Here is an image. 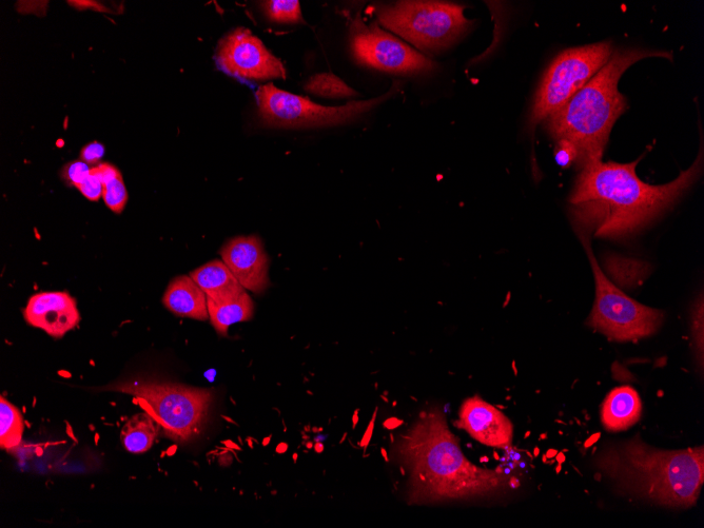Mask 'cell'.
Returning a JSON list of instances; mask_svg holds the SVG:
<instances>
[{
	"instance_id": "cell-1",
	"label": "cell",
	"mask_w": 704,
	"mask_h": 528,
	"mask_svg": "<svg viewBox=\"0 0 704 528\" xmlns=\"http://www.w3.org/2000/svg\"><path fill=\"white\" fill-rule=\"evenodd\" d=\"M636 162L593 163L580 170L570 195L572 223L580 240L595 237L627 240L670 209L697 181L703 167V149L695 163L666 185L641 181Z\"/></svg>"
},
{
	"instance_id": "cell-2",
	"label": "cell",
	"mask_w": 704,
	"mask_h": 528,
	"mask_svg": "<svg viewBox=\"0 0 704 528\" xmlns=\"http://www.w3.org/2000/svg\"><path fill=\"white\" fill-rule=\"evenodd\" d=\"M419 417L393 448L409 473V504L488 498L520 486L502 466L485 469L469 462L439 409Z\"/></svg>"
},
{
	"instance_id": "cell-3",
	"label": "cell",
	"mask_w": 704,
	"mask_h": 528,
	"mask_svg": "<svg viewBox=\"0 0 704 528\" xmlns=\"http://www.w3.org/2000/svg\"><path fill=\"white\" fill-rule=\"evenodd\" d=\"M593 464L616 492L664 507L691 508L704 483L703 446L663 451L640 435L606 444Z\"/></svg>"
},
{
	"instance_id": "cell-4",
	"label": "cell",
	"mask_w": 704,
	"mask_h": 528,
	"mask_svg": "<svg viewBox=\"0 0 704 528\" xmlns=\"http://www.w3.org/2000/svg\"><path fill=\"white\" fill-rule=\"evenodd\" d=\"M672 54L641 48L618 49L593 78L560 110L544 121L547 132L558 141L570 142L577 151L579 170L602 160L611 131L628 108L618 90L621 76L636 63Z\"/></svg>"
},
{
	"instance_id": "cell-5",
	"label": "cell",
	"mask_w": 704,
	"mask_h": 528,
	"mask_svg": "<svg viewBox=\"0 0 704 528\" xmlns=\"http://www.w3.org/2000/svg\"><path fill=\"white\" fill-rule=\"evenodd\" d=\"M105 389L138 400L159 423L163 436L179 444L202 434L213 399L209 389L144 380L125 381Z\"/></svg>"
},
{
	"instance_id": "cell-6",
	"label": "cell",
	"mask_w": 704,
	"mask_h": 528,
	"mask_svg": "<svg viewBox=\"0 0 704 528\" xmlns=\"http://www.w3.org/2000/svg\"><path fill=\"white\" fill-rule=\"evenodd\" d=\"M465 7L443 2H398L374 8L378 22L423 51L453 45L472 28Z\"/></svg>"
},
{
	"instance_id": "cell-7",
	"label": "cell",
	"mask_w": 704,
	"mask_h": 528,
	"mask_svg": "<svg viewBox=\"0 0 704 528\" xmlns=\"http://www.w3.org/2000/svg\"><path fill=\"white\" fill-rule=\"evenodd\" d=\"M590 259L596 284V300L588 325L615 342H631L656 334L664 312L631 299L611 282L600 268L590 239H581Z\"/></svg>"
},
{
	"instance_id": "cell-8",
	"label": "cell",
	"mask_w": 704,
	"mask_h": 528,
	"mask_svg": "<svg viewBox=\"0 0 704 528\" xmlns=\"http://www.w3.org/2000/svg\"><path fill=\"white\" fill-rule=\"evenodd\" d=\"M611 42L561 52L546 70L538 89L528 125L532 130L569 102L610 61Z\"/></svg>"
},
{
	"instance_id": "cell-9",
	"label": "cell",
	"mask_w": 704,
	"mask_h": 528,
	"mask_svg": "<svg viewBox=\"0 0 704 528\" xmlns=\"http://www.w3.org/2000/svg\"><path fill=\"white\" fill-rule=\"evenodd\" d=\"M398 89L399 83H395L388 93L378 99L351 102L342 107L322 106L273 84L260 87L256 96L260 119L266 127L307 129L339 126L355 121L393 96Z\"/></svg>"
},
{
	"instance_id": "cell-10",
	"label": "cell",
	"mask_w": 704,
	"mask_h": 528,
	"mask_svg": "<svg viewBox=\"0 0 704 528\" xmlns=\"http://www.w3.org/2000/svg\"><path fill=\"white\" fill-rule=\"evenodd\" d=\"M350 49L360 65L395 74L428 73L433 61L384 31L376 23L366 25L358 15L350 23Z\"/></svg>"
},
{
	"instance_id": "cell-11",
	"label": "cell",
	"mask_w": 704,
	"mask_h": 528,
	"mask_svg": "<svg viewBox=\"0 0 704 528\" xmlns=\"http://www.w3.org/2000/svg\"><path fill=\"white\" fill-rule=\"evenodd\" d=\"M215 60L221 70L239 80L267 82L286 78L283 63L246 28L234 30L222 39Z\"/></svg>"
},
{
	"instance_id": "cell-12",
	"label": "cell",
	"mask_w": 704,
	"mask_h": 528,
	"mask_svg": "<svg viewBox=\"0 0 704 528\" xmlns=\"http://www.w3.org/2000/svg\"><path fill=\"white\" fill-rule=\"evenodd\" d=\"M454 425L483 445L505 451L513 445L514 425L511 420L479 396L463 402L459 420Z\"/></svg>"
},
{
	"instance_id": "cell-13",
	"label": "cell",
	"mask_w": 704,
	"mask_h": 528,
	"mask_svg": "<svg viewBox=\"0 0 704 528\" xmlns=\"http://www.w3.org/2000/svg\"><path fill=\"white\" fill-rule=\"evenodd\" d=\"M25 321L54 339H62L81 322L77 304L68 292H39L23 311Z\"/></svg>"
},
{
	"instance_id": "cell-14",
	"label": "cell",
	"mask_w": 704,
	"mask_h": 528,
	"mask_svg": "<svg viewBox=\"0 0 704 528\" xmlns=\"http://www.w3.org/2000/svg\"><path fill=\"white\" fill-rule=\"evenodd\" d=\"M220 253L223 262L246 290L261 295L269 287V260L260 238L231 239Z\"/></svg>"
},
{
	"instance_id": "cell-15",
	"label": "cell",
	"mask_w": 704,
	"mask_h": 528,
	"mask_svg": "<svg viewBox=\"0 0 704 528\" xmlns=\"http://www.w3.org/2000/svg\"><path fill=\"white\" fill-rule=\"evenodd\" d=\"M642 414V402L631 386L613 389L606 396L601 407V422L610 433L627 430L639 422Z\"/></svg>"
},
{
	"instance_id": "cell-16",
	"label": "cell",
	"mask_w": 704,
	"mask_h": 528,
	"mask_svg": "<svg viewBox=\"0 0 704 528\" xmlns=\"http://www.w3.org/2000/svg\"><path fill=\"white\" fill-rule=\"evenodd\" d=\"M164 306L173 315L198 321L209 319L207 297L189 276L173 279L163 297Z\"/></svg>"
},
{
	"instance_id": "cell-17",
	"label": "cell",
	"mask_w": 704,
	"mask_h": 528,
	"mask_svg": "<svg viewBox=\"0 0 704 528\" xmlns=\"http://www.w3.org/2000/svg\"><path fill=\"white\" fill-rule=\"evenodd\" d=\"M192 280L205 292L207 300L223 302L244 295L246 289L220 260L211 261L190 273Z\"/></svg>"
},
{
	"instance_id": "cell-18",
	"label": "cell",
	"mask_w": 704,
	"mask_h": 528,
	"mask_svg": "<svg viewBox=\"0 0 704 528\" xmlns=\"http://www.w3.org/2000/svg\"><path fill=\"white\" fill-rule=\"evenodd\" d=\"M207 305L210 323L221 336H227L233 324L250 321L254 314V304L247 292L228 301L207 300Z\"/></svg>"
},
{
	"instance_id": "cell-19",
	"label": "cell",
	"mask_w": 704,
	"mask_h": 528,
	"mask_svg": "<svg viewBox=\"0 0 704 528\" xmlns=\"http://www.w3.org/2000/svg\"><path fill=\"white\" fill-rule=\"evenodd\" d=\"M160 433L161 426L151 415L138 414L123 426L121 441L127 452L136 455L144 454L150 451Z\"/></svg>"
},
{
	"instance_id": "cell-20",
	"label": "cell",
	"mask_w": 704,
	"mask_h": 528,
	"mask_svg": "<svg viewBox=\"0 0 704 528\" xmlns=\"http://www.w3.org/2000/svg\"><path fill=\"white\" fill-rule=\"evenodd\" d=\"M25 432V420L15 405L2 397L0 399V448L13 451L21 445Z\"/></svg>"
},
{
	"instance_id": "cell-21",
	"label": "cell",
	"mask_w": 704,
	"mask_h": 528,
	"mask_svg": "<svg viewBox=\"0 0 704 528\" xmlns=\"http://www.w3.org/2000/svg\"><path fill=\"white\" fill-rule=\"evenodd\" d=\"M103 182V199L107 207L121 214L128 202V191L119 169L110 164L94 167Z\"/></svg>"
},
{
	"instance_id": "cell-22",
	"label": "cell",
	"mask_w": 704,
	"mask_h": 528,
	"mask_svg": "<svg viewBox=\"0 0 704 528\" xmlns=\"http://www.w3.org/2000/svg\"><path fill=\"white\" fill-rule=\"evenodd\" d=\"M305 90L326 99H351L358 92L349 87L340 77L332 73H320L309 78Z\"/></svg>"
},
{
	"instance_id": "cell-23",
	"label": "cell",
	"mask_w": 704,
	"mask_h": 528,
	"mask_svg": "<svg viewBox=\"0 0 704 528\" xmlns=\"http://www.w3.org/2000/svg\"><path fill=\"white\" fill-rule=\"evenodd\" d=\"M266 16L280 24L303 23L301 5L297 0H269L262 3Z\"/></svg>"
},
{
	"instance_id": "cell-24",
	"label": "cell",
	"mask_w": 704,
	"mask_h": 528,
	"mask_svg": "<svg viewBox=\"0 0 704 528\" xmlns=\"http://www.w3.org/2000/svg\"><path fill=\"white\" fill-rule=\"evenodd\" d=\"M703 315V298L701 296L693 307L691 317L694 356L701 371L703 369Z\"/></svg>"
},
{
	"instance_id": "cell-25",
	"label": "cell",
	"mask_w": 704,
	"mask_h": 528,
	"mask_svg": "<svg viewBox=\"0 0 704 528\" xmlns=\"http://www.w3.org/2000/svg\"><path fill=\"white\" fill-rule=\"evenodd\" d=\"M91 170L84 161H77L65 166L62 175L67 183L78 188L89 178Z\"/></svg>"
},
{
	"instance_id": "cell-26",
	"label": "cell",
	"mask_w": 704,
	"mask_h": 528,
	"mask_svg": "<svg viewBox=\"0 0 704 528\" xmlns=\"http://www.w3.org/2000/svg\"><path fill=\"white\" fill-rule=\"evenodd\" d=\"M77 189L89 201L97 202L103 198V182L95 168H92L89 178Z\"/></svg>"
},
{
	"instance_id": "cell-27",
	"label": "cell",
	"mask_w": 704,
	"mask_h": 528,
	"mask_svg": "<svg viewBox=\"0 0 704 528\" xmlns=\"http://www.w3.org/2000/svg\"><path fill=\"white\" fill-rule=\"evenodd\" d=\"M555 159L560 167L569 168L576 163L577 151L570 142L558 141L555 149Z\"/></svg>"
},
{
	"instance_id": "cell-28",
	"label": "cell",
	"mask_w": 704,
	"mask_h": 528,
	"mask_svg": "<svg viewBox=\"0 0 704 528\" xmlns=\"http://www.w3.org/2000/svg\"><path fill=\"white\" fill-rule=\"evenodd\" d=\"M105 147L97 142H93L83 148L81 159L88 165H97L103 159Z\"/></svg>"
},
{
	"instance_id": "cell-29",
	"label": "cell",
	"mask_w": 704,
	"mask_h": 528,
	"mask_svg": "<svg viewBox=\"0 0 704 528\" xmlns=\"http://www.w3.org/2000/svg\"><path fill=\"white\" fill-rule=\"evenodd\" d=\"M402 424H403V421H402V420H399V419H397V418H393V419H389V420L385 423V427H387V428H389V429H394V428L399 427V426L402 425Z\"/></svg>"
},
{
	"instance_id": "cell-30",
	"label": "cell",
	"mask_w": 704,
	"mask_h": 528,
	"mask_svg": "<svg viewBox=\"0 0 704 528\" xmlns=\"http://www.w3.org/2000/svg\"><path fill=\"white\" fill-rule=\"evenodd\" d=\"M599 437H600V435L594 436V437L592 438V440L588 441V443L585 444V446H590V445H592V444L594 443V441H595L596 439H598Z\"/></svg>"
},
{
	"instance_id": "cell-31",
	"label": "cell",
	"mask_w": 704,
	"mask_h": 528,
	"mask_svg": "<svg viewBox=\"0 0 704 528\" xmlns=\"http://www.w3.org/2000/svg\"><path fill=\"white\" fill-rule=\"evenodd\" d=\"M556 454H557V452L554 451V449H551V451L549 453H547L546 457L552 458V457H555Z\"/></svg>"
},
{
	"instance_id": "cell-32",
	"label": "cell",
	"mask_w": 704,
	"mask_h": 528,
	"mask_svg": "<svg viewBox=\"0 0 704 528\" xmlns=\"http://www.w3.org/2000/svg\"><path fill=\"white\" fill-rule=\"evenodd\" d=\"M382 453H383V456H384L385 460H386V461H389L388 456H387V453L385 452V449H382Z\"/></svg>"
},
{
	"instance_id": "cell-33",
	"label": "cell",
	"mask_w": 704,
	"mask_h": 528,
	"mask_svg": "<svg viewBox=\"0 0 704 528\" xmlns=\"http://www.w3.org/2000/svg\"><path fill=\"white\" fill-rule=\"evenodd\" d=\"M539 454H540V449H539V448H536V449H535V456L537 457Z\"/></svg>"
},
{
	"instance_id": "cell-34",
	"label": "cell",
	"mask_w": 704,
	"mask_h": 528,
	"mask_svg": "<svg viewBox=\"0 0 704 528\" xmlns=\"http://www.w3.org/2000/svg\"><path fill=\"white\" fill-rule=\"evenodd\" d=\"M528 436H531L530 432L526 433L525 438H527Z\"/></svg>"
},
{
	"instance_id": "cell-35",
	"label": "cell",
	"mask_w": 704,
	"mask_h": 528,
	"mask_svg": "<svg viewBox=\"0 0 704 528\" xmlns=\"http://www.w3.org/2000/svg\"><path fill=\"white\" fill-rule=\"evenodd\" d=\"M494 456H495L496 460H499V459H498V458H499V456H498V454H497V453H495V454H494Z\"/></svg>"
}]
</instances>
